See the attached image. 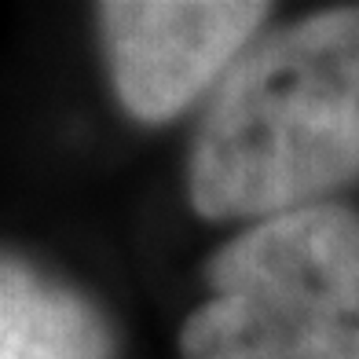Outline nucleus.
Segmentation results:
<instances>
[{
	"label": "nucleus",
	"mask_w": 359,
	"mask_h": 359,
	"mask_svg": "<svg viewBox=\"0 0 359 359\" xmlns=\"http://www.w3.org/2000/svg\"><path fill=\"white\" fill-rule=\"evenodd\" d=\"M359 176V8L286 26L238 62L194 133L191 205L268 220Z\"/></svg>",
	"instance_id": "nucleus-1"
},
{
	"label": "nucleus",
	"mask_w": 359,
	"mask_h": 359,
	"mask_svg": "<svg viewBox=\"0 0 359 359\" xmlns=\"http://www.w3.org/2000/svg\"><path fill=\"white\" fill-rule=\"evenodd\" d=\"M184 359H359V213L304 205L257 220L209 260Z\"/></svg>",
	"instance_id": "nucleus-2"
},
{
	"label": "nucleus",
	"mask_w": 359,
	"mask_h": 359,
	"mask_svg": "<svg viewBox=\"0 0 359 359\" xmlns=\"http://www.w3.org/2000/svg\"><path fill=\"white\" fill-rule=\"evenodd\" d=\"M268 4L246 0H110L100 8L114 88L140 121H169L227 70Z\"/></svg>",
	"instance_id": "nucleus-3"
},
{
	"label": "nucleus",
	"mask_w": 359,
	"mask_h": 359,
	"mask_svg": "<svg viewBox=\"0 0 359 359\" xmlns=\"http://www.w3.org/2000/svg\"><path fill=\"white\" fill-rule=\"evenodd\" d=\"M0 359H114V337L92 301L4 257Z\"/></svg>",
	"instance_id": "nucleus-4"
}]
</instances>
